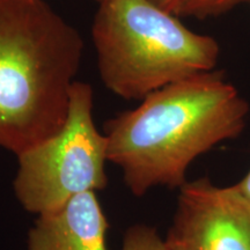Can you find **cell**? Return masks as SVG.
Segmentation results:
<instances>
[{"label": "cell", "mask_w": 250, "mask_h": 250, "mask_svg": "<svg viewBox=\"0 0 250 250\" xmlns=\"http://www.w3.org/2000/svg\"><path fill=\"white\" fill-rule=\"evenodd\" d=\"M122 250H168V247L154 227L137 224L125 232Z\"/></svg>", "instance_id": "52a82bcc"}, {"label": "cell", "mask_w": 250, "mask_h": 250, "mask_svg": "<svg viewBox=\"0 0 250 250\" xmlns=\"http://www.w3.org/2000/svg\"><path fill=\"white\" fill-rule=\"evenodd\" d=\"M96 1H99V2H101V1H103V0H96Z\"/></svg>", "instance_id": "8fae6325"}, {"label": "cell", "mask_w": 250, "mask_h": 250, "mask_svg": "<svg viewBox=\"0 0 250 250\" xmlns=\"http://www.w3.org/2000/svg\"><path fill=\"white\" fill-rule=\"evenodd\" d=\"M17 156L13 189L29 213H50L81 193L104 189L107 138L94 123L90 85L74 81L62 126Z\"/></svg>", "instance_id": "277c9868"}, {"label": "cell", "mask_w": 250, "mask_h": 250, "mask_svg": "<svg viewBox=\"0 0 250 250\" xmlns=\"http://www.w3.org/2000/svg\"><path fill=\"white\" fill-rule=\"evenodd\" d=\"M93 23L100 76L126 100L213 71L220 46L151 0H103Z\"/></svg>", "instance_id": "3957f363"}, {"label": "cell", "mask_w": 250, "mask_h": 250, "mask_svg": "<svg viewBox=\"0 0 250 250\" xmlns=\"http://www.w3.org/2000/svg\"><path fill=\"white\" fill-rule=\"evenodd\" d=\"M83 52L44 0H0V147L19 155L61 129Z\"/></svg>", "instance_id": "7a4b0ae2"}, {"label": "cell", "mask_w": 250, "mask_h": 250, "mask_svg": "<svg viewBox=\"0 0 250 250\" xmlns=\"http://www.w3.org/2000/svg\"><path fill=\"white\" fill-rule=\"evenodd\" d=\"M246 1L250 0H183L176 15L196 19L217 17Z\"/></svg>", "instance_id": "ba28073f"}, {"label": "cell", "mask_w": 250, "mask_h": 250, "mask_svg": "<svg viewBox=\"0 0 250 250\" xmlns=\"http://www.w3.org/2000/svg\"><path fill=\"white\" fill-rule=\"evenodd\" d=\"M151 1L154 2L155 5H158L159 7L164 8L165 11L170 12V13H174L176 15L177 11L182 5L183 0H151Z\"/></svg>", "instance_id": "9c48e42d"}, {"label": "cell", "mask_w": 250, "mask_h": 250, "mask_svg": "<svg viewBox=\"0 0 250 250\" xmlns=\"http://www.w3.org/2000/svg\"><path fill=\"white\" fill-rule=\"evenodd\" d=\"M236 187L250 199V169L243 176V179L236 183Z\"/></svg>", "instance_id": "30bf717a"}, {"label": "cell", "mask_w": 250, "mask_h": 250, "mask_svg": "<svg viewBox=\"0 0 250 250\" xmlns=\"http://www.w3.org/2000/svg\"><path fill=\"white\" fill-rule=\"evenodd\" d=\"M249 104L221 71H208L148 94L104 125L108 161L136 197L180 189L198 156L245 130Z\"/></svg>", "instance_id": "6da1fadb"}, {"label": "cell", "mask_w": 250, "mask_h": 250, "mask_svg": "<svg viewBox=\"0 0 250 250\" xmlns=\"http://www.w3.org/2000/svg\"><path fill=\"white\" fill-rule=\"evenodd\" d=\"M108 228L96 192L81 193L58 210L37 215L28 250H108Z\"/></svg>", "instance_id": "8992f818"}, {"label": "cell", "mask_w": 250, "mask_h": 250, "mask_svg": "<svg viewBox=\"0 0 250 250\" xmlns=\"http://www.w3.org/2000/svg\"><path fill=\"white\" fill-rule=\"evenodd\" d=\"M179 190L168 250H250V199L236 184L202 177Z\"/></svg>", "instance_id": "5b68a950"}]
</instances>
